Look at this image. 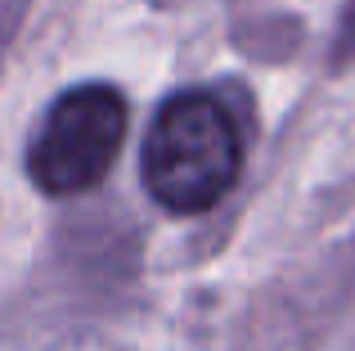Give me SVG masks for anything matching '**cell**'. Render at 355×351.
I'll list each match as a JSON object with an SVG mask.
<instances>
[{"label": "cell", "mask_w": 355, "mask_h": 351, "mask_svg": "<svg viewBox=\"0 0 355 351\" xmlns=\"http://www.w3.org/2000/svg\"><path fill=\"white\" fill-rule=\"evenodd\" d=\"M243 171V140L234 117L207 90L171 95L148 122L139 176L148 198L171 216H198L234 189Z\"/></svg>", "instance_id": "1"}, {"label": "cell", "mask_w": 355, "mask_h": 351, "mask_svg": "<svg viewBox=\"0 0 355 351\" xmlns=\"http://www.w3.org/2000/svg\"><path fill=\"white\" fill-rule=\"evenodd\" d=\"M130 108L126 95L108 81H81L63 90L45 108L32 144H27V176L50 198H81L113 171L126 144Z\"/></svg>", "instance_id": "2"}, {"label": "cell", "mask_w": 355, "mask_h": 351, "mask_svg": "<svg viewBox=\"0 0 355 351\" xmlns=\"http://www.w3.org/2000/svg\"><path fill=\"white\" fill-rule=\"evenodd\" d=\"M355 59V0H347L342 9V23H338V63Z\"/></svg>", "instance_id": "3"}]
</instances>
